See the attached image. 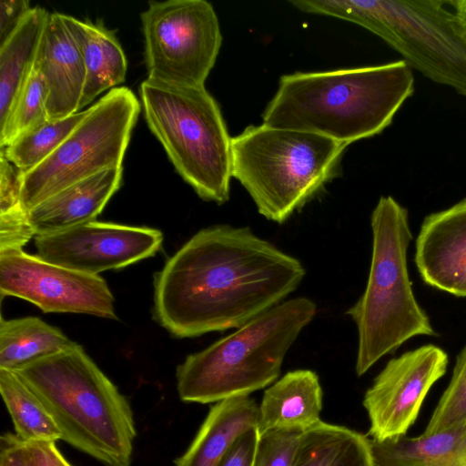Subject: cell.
<instances>
[{
  "label": "cell",
  "instance_id": "1",
  "mask_svg": "<svg viewBox=\"0 0 466 466\" xmlns=\"http://www.w3.org/2000/svg\"><path fill=\"white\" fill-rule=\"evenodd\" d=\"M301 262L248 228L200 229L154 281V319L177 338L238 329L281 303L305 277Z\"/></svg>",
  "mask_w": 466,
  "mask_h": 466
},
{
  "label": "cell",
  "instance_id": "2",
  "mask_svg": "<svg viewBox=\"0 0 466 466\" xmlns=\"http://www.w3.org/2000/svg\"><path fill=\"white\" fill-rule=\"evenodd\" d=\"M414 92L404 60L320 72L283 75L262 124L300 130L347 145L381 133Z\"/></svg>",
  "mask_w": 466,
  "mask_h": 466
},
{
  "label": "cell",
  "instance_id": "3",
  "mask_svg": "<svg viewBox=\"0 0 466 466\" xmlns=\"http://www.w3.org/2000/svg\"><path fill=\"white\" fill-rule=\"evenodd\" d=\"M15 372L52 415L61 441L105 466H131L137 437L131 405L82 346Z\"/></svg>",
  "mask_w": 466,
  "mask_h": 466
},
{
  "label": "cell",
  "instance_id": "4",
  "mask_svg": "<svg viewBox=\"0 0 466 466\" xmlns=\"http://www.w3.org/2000/svg\"><path fill=\"white\" fill-rule=\"evenodd\" d=\"M370 227L372 250L365 290L346 312L358 330V376L413 337L438 335L410 279L407 252L412 233L407 208L391 196H382L371 213Z\"/></svg>",
  "mask_w": 466,
  "mask_h": 466
},
{
  "label": "cell",
  "instance_id": "5",
  "mask_svg": "<svg viewBox=\"0 0 466 466\" xmlns=\"http://www.w3.org/2000/svg\"><path fill=\"white\" fill-rule=\"evenodd\" d=\"M316 313L313 300L293 298L187 356L176 370L179 399L186 403H217L270 385L279 378L289 350Z\"/></svg>",
  "mask_w": 466,
  "mask_h": 466
},
{
  "label": "cell",
  "instance_id": "6",
  "mask_svg": "<svg viewBox=\"0 0 466 466\" xmlns=\"http://www.w3.org/2000/svg\"><path fill=\"white\" fill-rule=\"evenodd\" d=\"M349 145L311 132L250 125L231 138V173L260 215L283 223L339 174Z\"/></svg>",
  "mask_w": 466,
  "mask_h": 466
},
{
  "label": "cell",
  "instance_id": "7",
  "mask_svg": "<svg viewBox=\"0 0 466 466\" xmlns=\"http://www.w3.org/2000/svg\"><path fill=\"white\" fill-rule=\"evenodd\" d=\"M301 12L357 24L384 40L408 66L466 96V43L443 0H292Z\"/></svg>",
  "mask_w": 466,
  "mask_h": 466
},
{
  "label": "cell",
  "instance_id": "8",
  "mask_svg": "<svg viewBox=\"0 0 466 466\" xmlns=\"http://www.w3.org/2000/svg\"><path fill=\"white\" fill-rule=\"evenodd\" d=\"M139 94L147 126L181 177L203 200L227 202L232 137L205 86H183L147 78Z\"/></svg>",
  "mask_w": 466,
  "mask_h": 466
},
{
  "label": "cell",
  "instance_id": "9",
  "mask_svg": "<svg viewBox=\"0 0 466 466\" xmlns=\"http://www.w3.org/2000/svg\"><path fill=\"white\" fill-rule=\"evenodd\" d=\"M141 105L127 87H114L92 106L65 141L40 165L23 173L27 211L101 171L122 167Z\"/></svg>",
  "mask_w": 466,
  "mask_h": 466
},
{
  "label": "cell",
  "instance_id": "10",
  "mask_svg": "<svg viewBox=\"0 0 466 466\" xmlns=\"http://www.w3.org/2000/svg\"><path fill=\"white\" fill-rule=\"evenodd\" d=\"M141 22L147 78L205 86L222 44L213 5L205 0L151 1Z\"/></svg>",
  "mask_w": 466,
  "mask_h": 466
},
{
  "label": "cell",
  "instance_id": "11",
  "mask_svg": "<svg viewBox=\"0 0 466 466\" xmlns=\"http://www.w3.org/2000/svg\"><path fill=\"white\" fill-rule=\"evenodd\" d=\"M0 294L27 300L46 313L117 319L115 298L102 277L50 263L23 249L0 252Z\"/></svg>",
  "mask_w": 466,
  "mask_h": 466
},
{
  "label": "cell",
  "instance_id": "12",
  "mask_svg": "<svg viewBox=\"0 0 466 466\" xmlns=\"http://www.w3.org/2000/svg\"><path fill=\"white\" fill-rule=\"evenodd\" d=\"M446 351L434 344L409 350L388 361L363 399L370 439L405 436L432 385L447 371Z\"/></svg>",
  "mask_w": 466,
  "mask_h": 466
},
{
  "label": "cell",
  "instance_id": "13",
  "mask_svg": "<svg viewBox=\"0 0 466 466\" xmlns=\"http://www.w3.org/2000/svg\"><path fill=\"white\" fill-rule=\"evenodd\" d=\"M162 242L163 234L157 228L96 220L35 237L42 259L93 275L152 257Z\"/></svg>",
  "mask_w": 466,
  "mask_h": 466
},
{
  "label": "cell",
  "instance_id": "14",
  "mask_svg": "<svg viewBox=\"0 0 466 466\" xmlns=\"http://www.w3.org/2000/svg\"><path fill=\"white\" fill-rule=\"evenodd\" d=\"M414 262L425 284L466 298V198L424 218Z\"/></svg>",
  "mask_w": 466,
  "mask_h": 466
},
{
  "label": "cell",
  "instance_id": "15",
  "mask_svg": "<svg viewBox=\"0 0 466 466\" xmlns=\"http://www.w3.org/2000/svg\"><path fill=\"white\" fill-rule=\"evenodd\" d=\"M34 68L46 87V107L50 120L79 112L86 70L79 48L64 23L63 14L49 13Z\"/></svg>",
  "mask_w": 466,
  "mask_h": 466
},
{
  "label": "cell",
  "instance_id": "16",
  "mask_svg": "<svg viewBox=\"0 0 466 466\" xmlns=\"http://www.w3.org/2000/svg\"><path fill=\"white\" fill-rule=\"evenodd\" d=\"M123 167L101 171L46 199L28 211L35 236L96 220L122 184Z\"/></svg>",
  "mask_w": 466,
  "mask_h": 466
},
{
  "label": "cell",
  "instance_id": "17",
  "mask_svg": "<svg viewBox=\"0 0 466 466\" xmlns=\"http://www.w3.org/2000/svg\"><path fill=\"white\" fill-rule=\"evenodd\" d=\"M322 389L319 376L310 370L286 373L268 387L258 405V433L271 429L305 431L320 421Z\"/></svg>",
  "mask_w": 466,
  "mask_h": 466
},
{
  "label": "cell",
  "instance_id": "18",
  "mask_svg": "<svg viewBox=\"0 0 466 466\" xmlns=\"http://www.w3.org/2000/svg\"><path fill=\"white\" fill-rule=\"evenodd\" d=\"M64 23L81 53L86 80L79 111L105 90L114 88L126 78L127 62L115 31L101 22L82 21L63 14Z\"/></svg>",
  "mask_w": 466,
  "mask_h": 466
},
{
  "label": "cell",
  "instance_id": "19",
  "mask_svg": "<svg viewBox=\"0 0 466 466\" xmlns=\"http://www.w3.org/2000/svg\"><path fill=\"white\" fill-rule=\"evenodd\" d=\"M258 418V405L249 395L217 402L187 451L174 461V466H218L236 439L257 426Z\"/></svg>",
  "mask_w": 466,
  "mask_h": 466
},
{
  "label": "cell",
  "instance_id": "20",
  "mask_svg": "<svg viewBox=\"0 0 466 466\" xmlns=\"http://www.w3.org/2000/svg\"><path fill=\"white\" fill-rule=\"evenodd\" d=\"M370 441L374 466H466V422L429 435Z\"/></svg>",
  "mask_w": 466,
  "mask_h": 466
},
{
  "label": "cell",
  "instance_id": "21",
  "mask_svg": "<svg viewBox=\"0 0 466 466\" xmlns=\"http://www.w3.org/2000/svg\"><path fill=\"white\" fill-rule=\"evenodd\" d=\"M292 466H374L370 438L320 420L303 431Z\"/></svg>",
  "mask_w": 466,
  "mask_h": 466
},
{
  "label": "cell",
  "instance_id": "22",
  "mask_svg": "<svg viewBox=\"0 0 466 466\" xmlns=\"http://www.w3.org/2000/svg\"><path fill=\"white\" fill-rule=\"evenodd\" d=\"M49 13L33 7L0 46V126L7 118L22 86L33 70Z\"/></svg>",
  "mask_w": 466,
  "mask_h": 466
},
{
  "label": "cell",
  "instance_id": "23",
  "mask_svg": "<svg viewBox=\"0 0 466 466\" xmlns=\"http://www.w3.org/2000/svg\"><path fill=\"white\" fill-rule=\"evenodd\" d=\"M76 342L36 317L0 321V369L16 371L67 350Z\"/></svg>",
  "mask_w": 466,
  "mask_h": 466
},
{
  "label": "cell",
  "instance_id": "24",
  "mask_svg": "<svg viewBox=\"0 0 466 466\" xmlns=\"http://www.w3.org/2000/svg\"><path fill=\"white\" fill-rule=\"evenodd\" d=\"M0 392L15 434L23 441L61 440L52 415L34 390L15 372L0 369Z\"/></svg>",
  "mask_w": 466,
  "mask_h": 466
},
{
  "label": "cell",
  "instance_id": "25",
  "mask_svg": "<svg viewBox=\"0 0 466 466\" xmlns=\"http://www.w3.org/2000/svg\"><path fill=\"white\" fill-rule=\"evenodd\" d=\"M22 189L23 172L0 151V252L23 249L35 236Z\"/></svg>",
  "mask_w": 466,
  "mask_h": 466
},
{
  "label": "cell",
  "instance_id": "26",
  "mask_svg": "<svg viewBox=\"0 0 466 466\" xmlns=\"http://www.w3.org/2000/svg\"><path fill=\"white\" fill-rule=\"evenodd\" d=\"M86 109L67 117L50 120L34 127L0 151L23 173L46 160L86 116Z\"/></svg>",
  "mask_w": 466,
  "mask_h": 466
},
{
  "label": "cell",
  "instance_id": "27",
  "mask_svg": "<svg viewBox=\"0 0 466 466\" xmlns=\"http://www.w3.org/2000/svg\"><path fill=\"white\" fill-rule=\"evenodd\" d=\"M46 91L33 67L16 96L5 123L0 126V147H5L24 133L47 121Z\"/></svg>",
  "mask_w": 466,
  "mask_h": 466
},
{
  "label": "cell",
  "instance_id": "28",
  "mask_svg": "<svg viewBox=\"0 0 466 466\" xmlns=\"http://www.w3.org/2000/svg\"><path fill=\"white\" fill-rule=\"evenodd\" d=\"M466 422V344L456 357L451 379L423 434L437 433Z\"/></svg>",
  "mask_w": 466,
  "mask_h": 466
},
{
  "label": "cell",
  "instance_id": "29",
  "mask_svg": "<svg viewBox=\"0 0 466 466\" xmlns=\"http://www.w3.org/2000/svg\"><path fill=\"white\" fill-rule=\"evenodd\" d=\"M303 431L271 429L258 433L253 466H292Z\"/></svg>",
  "mask_w": 466,
  "mask_h": 466
},
{
  "label": "cell",
  "instance_id": "30",
  "mask_svg": "<svg viewBox=\"0 0 466 466\" xmlns=\"http://www.w3.org/2000/svg\"><path fill=\"white\" fill-rule=\"evenodd\" d=\"M258 439L257 426L245 431L236 439L218 466H253Z\"/></svg>",
  "mask_w": 466,
  "mask_h": 466
},
{
  "label": "cell",
  "instance_id": "31",
  "mask_svg": "<svg viewBox=\"0 0 466 466\" xmlns=\"http://www.w3.org/2000/svg\"><path fill=\"white\" fill-rule=\"evenodd\" d=\"M23 447L28 466H73L60 452L56 441H23Z\"/></svg>",
  "mask_w": 466,
  "mask_h": 466
},
{
  "label": "cell",
  "instance_id": "32",
  "mask_svg": "<svg viewBox=\"0 0 466 466\" xmlns=\"http://www.w3.org/2000/svg\"><path fill=\"white\" fill-rule=\"evenodd\" d=\"M32 8L26 0L0 1V46L17 28Z\"/></svg>",
  "mask_w": 466,
  "mask_h": 466
},
{
  "label": "cell",
  "instance_id": "33",
  "mask_svg": "<svg viewBox=\"0 0 466 466\" xmlns=\"http://www.w3.org/2000/svg\"><path fill=\"white\" fill-rule=\"evenodd\" d=\"M0 466H28L23 441L15 433L6 432L1 436Z\"/></svg>",
  "mask_w": 466,
  "mask_h": 466
},
{
  "label": "cell",
  "instance_id": "34",
  "mask_svg": "<svg viewBox=\"0 0 466 466\" xmlns=\"http://www.w3.org/2000/svg\"><path fill=\"white\" fill-rule=\"evenodd\" d=\"M450 5L455 14L460 30L466 43V0L450 1Z\"/></svg>",
  "mask_w": 466,
  "mask_h": 466
}]
</instances>
